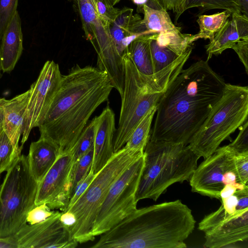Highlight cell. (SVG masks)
Instances as JSON below:
<instances>
[{
  "instance_id": "obj_1",
  "label": "cell",
  "mask_w": 248,
  "mask_h": 248,
  "mask_svg": "<svg viewBox=\"0 0 248 248\" xmlns=\"http://www.w3.org/2000/svg\"><path fill=\"white\" fill-rule=\"evenodd\" d=\"M226 83L207 60L183 69L158 103L149 140L188 145L221 97Z\"/></svg>"
},
{
  "instance_id": "obj_2",
  "label": "cell",
  "mask_w": 248,
  "mask_h": 248,
  "mask_svg": "<svg viewBox=\"0 0 248 248\" xmlns=\"http://www.w3.org/2000/svg\"><path fill=\"white\" fill-rule=\"evenodd\" d=\"M113 88L107 73L77 64L62 75L45 119L40 137L57 147L59 154L70 152L91 115L108 100Z\"/></svg>"
},
{
  "instance_id": "obj_3",
  "label": "cell",
  "mask_w": 248,
  "mask_h": 248,
  "mask_svg": "<svg viewBox=\"0 0 248 248\" xmlns=\"http://www.w3.org/2000/svg\"><path fill=\"white\" fill-rule=\"evenodd\" d=\"M191 210L180 200L136 209L100 235L92 248H185L194 230Z\"/></svg>"
},
{
  "instance_id": "obj_4",
  "label": "cell",
  "mask_w": 248,
  "mask_h": 248,
  "mask_svg": "<svg viewBox=\"0 0 248 248\" xmlns=\"http://www.w3.org/2000/svg\"><path fill=\"white\" fill-rule=\"evenodd\" d=\"M187 49L177 59L153 75L146 76L136 68L126 49L123 55L124 88L121 96L118 128L114 138V152L126 144L140 121L159 101L190 57Z\"/></svg>"
},
{
  "instance_id": "obj_5",
  "label": "cell",
  "mask_w": 248,
  "mask_h": 248,
  "mask_svg": "<svg viewBox=\"0 0 248 248\" xmlns=\"http://www.w3.org/2000/svg\"><path fill=\"white\" fill-rule=\"evenodd\" d=\"M144 155L137 202L145 199L156 201L172 184L189 181L200 158L188 145L149 140Z\"/></svg>"
},
{
  "instance_id": "obj_6",
  "label": "cell",
  "mask_w": 248,
  "mask_h": 248,
  "mask_svg": "<svg viewBox=\"0 0 248 248\" xmlns=\"http://www.w3.org/2000/svg\"><path fill=\"white\" fill-rule=\"evenodd\" d=\"M248 87L226 83L223 93L193 136L189 148L205 158L247 120Z\"/></svg>"
},
{
  "instance_id": "obj_7",
  "label": "cell",
  "mask_w": 248,
  "mask_h": 248,
  "mask_svg": "<svg viewBox=\"0 0 248 248\" xmlns=\"http://www.w3.org/2000/svg\"><path fill=\"white\" fill-rule=\"evenodd\" d=\"M144 152L131 151L125 146L114 153L97 173L84 193L68 209L73 213L77 222L70 230L78 243L93 241L92 231L97 212L113 183ZM66 211V210H65Z\"/></svg>"
},
{
  "instance_id": "obj_8",
  "label": "cell",
  "mask_w": 248,
  "mask_h": 248,
  "mask_svg": "<svg viewBox=\"0 0 248 248\" xmlns=\"http://www.w3.org/2000/svg\"><path fill=\"white\" fill-rule=\"evenodd\" d=\"M38 186L27 155L20 154L0 185V238L13 236L27 224V215L35 206Z\"/></svg>"
},
{
  "instance_id": "obj_9",
  "label": "cell",
  "mask_w": 248,
  "mask_h": 248,
  "mask_svg": "<svg viewBox=\"0 0 248 248\" xmlns=\"http://www.w3.org/2000/svg\"><path fill=\"white\" fill-rule=\"evenodd\" d=\"M78 11L87 40L97 54V66L105 71L121 96L124 88V71L123 57L117 51L109 30L97 15L92 0H72Z\"/></svg>"
},
{
  "instance_id": "obj_10",
  "label": "cell",
  "mask_w": 248,
  "mask_h": 248,
  "mask_svg": "<svg viewBox=\"0 0 248 248\" xmlns=\"http://www.w3.org/2000/svg\"><path fill=\"white\" fill-rule=\"evenodd\" d=\"M144 165L143 154L111 185L96 216L94 237L108 231L137 209L136 194Z\"/></svg>"
},
{
  "instance_id": "obj_11",
  "label": "cell",
  "mask_w": 248,
  "mask_h": 248,
  "mask_svg": "<svg viewBox=\"0 0 248 248\" xmlns=\"http://www.w3.org/2000/svg\"><path fill=\"white\" fill-rule=\"evenodd\" d=\"M59 65L46 61L38 78L30 87V96L25 112L20 148L27 140L31 130L43 122L62 78Z\"/></svg>"
},
{
  "instance_id": "obj_12",
  "label": "cell",
  "mask_w": 248,
  "mask_h": 248,
  "mask_svg": "<svg viewBox=\"0 0 248 248\" xmlns=\"http://www.w3.org/2000/svg\"><path fill=\"white\" fill-rule=\"evenodd\" d=\"M74 162L71 152L59 154L38 184L35 206L46 203L51 209L65 211L71 197Z\"/></svg>"
},
{
  "instance_id": "obj_13",
  "label": "cell",
  "mask_w": 248,
  "mask_h": 248,
  "mask_svg": "<svg viewBox=\"0 0 248 248\" xmlns=\"http://www.w3.org/2000/svg\"><path fill=\"white\" fill-rule=\"evenodd\" d=\"M204 247H228L248 238V206L229 213L220 206L208 214L205 221Z\"/></svg>"
},
{
  "instance_id": "obj_14",
  "label": "cell",
  "mask_w": 248,
  "mask_h": 248,
  "mask_svg": "<svg viewBox=\"0 0 248 248\" xmlns=\"http://www.w3.org/2000/svg\"><path fill=\"white\" fill-rule=\"evenodd\" d=\"M235 155L227 145L218 147L204 158L197 166L189 180L191 191L220 200V193L224 186L223 179L225 172L231 170L236 171Z\"/></svg>"
},
{
  "instance_id": "obj_15",
  "label": "cell",
  "mask_w": 248,
  "mask_h": 248,
  "mask_svg": "<svg viewBox=\"0 0 248 248\" xmlns=\"http://www.w3.org/2000/svg\"><path fill=\"white\" fill-rule=\"evenodd\" d=\"M56 211L46 220L26 224L13 237L17 248H75L78 243L61 223Z\"/></svg>"
},
{
  "instance_id": "obj_16",
  "label": "cell",
  "mask_w": 248,
  "mask_h": 248,
  "mask_svg": "<svg viewBox=\"0 0 248 248\" xmlns=\"http://www.w3.org/2000/svg\"><path fill=\"white\" fill-rule=\"evenodd\" d=\"M181 31L177 27L151 34L150 47L155 73L172 63L193 44V34Z\"/></svg>"
},
{
  "instance_id": "obj_17",
  "label": "cell",
  "mask_w": 248,
  "mask_h": 248,
  "mask_svg": "<svg viewBox=\"0 0 248 248\" xmlns=\"http://www.w3.org/2000/svg\"><path fill=\"white\" fill-rule=\"evenodd\" d=\"M95 137L92 170L97 173L114 154V138L116 131L115 114L108 106L101 113L94 117Z\"/></svg>"
},
{
  "instance_id": "obj_18",
  "label": "cell",
  "mask_w": 248,
  "mask_h": 248,
  "mask_svg": "<svg viewBox=\"0 0 248 248\" xmlns=\"http://www.w3.org/2000/svg\"><path fill=\"white\" fill-rule=\"evenodd\" d=\"M212 41L205 46L207 60L213 55L221 54L241 40L248 38V16L240 13H232Z\"/></svg>"
},
{
  "instance_id": "obj_19",
  "label": "cell",
  "mask_w": 248,
  "mask_h": 248,
  "mask_svg": "<svg viewBox=\"0 0 248 248\" xmlns=\"http://www.w3.org/2000/svg\"><path fill=\"white\" fill-rule=\"evenodd\" d=\"M133 11L131 8H124L109 26L110 34L121 56L134 39L141 35L152 34L146 29L141 17L137 14L133 15Z\"/></svg>"
},
{
  "instance_id": "obj_20",
  "label": "cell",
  "mask_w": 248,
  "mask_h": 248,
  "mask_svg": "<svg viewBox=\"0 0 248 248\" xmlns=\"http://www.w3.org/2000/svg\"><path fill=\"white\" fill-rule=\"evenodd\" d=\"M31 90L7 100L0 98V105L4 110L3 129L16 150L21 153L19 141L22 135L26 110Z\"/></svg>"
},
{
  "instance_id": "obj_21",
  "label": "cell",
  "mask_w": 248,
  "mask_h": 248,
  "mask_svg": "<svg viewBox=\"0 0 248 248\" xmlns=\"http://www.w3.org/2000/svg\"><path fill=\"white\" fill-rule=\"evenodd\" d=\"M23 39L21 19L16 11L1 39L0 69L3 72L14 69L23 50Z\"/></svg>"
},
{
  "instance_id": "obj_22",
  "label": "cell",
  "mask_w": 248,
  "mask_h": 248,
  "mask_svg": "<svg viewBox=\"0 0 248 248\" xmlns=\"http://www.w3.org/2000/svg\"><path fill=\"white\" fill-rule=\"evenodd\" d=\"M59 152L52 142L40 137L30 145L27 155L30 171L38 184L55 163Z\"/></svg>"
},
{
  "instance_id": "obj_23",
  "label": "cell",
  "mask_w": 248,
  "mask_h": 248,
  "mask_svg": "<svg viewBox=\"0 0 248 248\" xmlns=\"http://www.w3.org/2000/svg\"><path fill=\"white\" fill-rule=\"evenodd\" d=\"M151 34H145L136 38L126 48L137 70L146 76L155 74L150 47Z\"/></svg>"
},
{
  "instance_id": "obj_24",
  "label": "cell",
  "mask_w": 248,
  "mask_h": 248,
  "mask_svg": "<svg viewBox=\"0 0 248 248\" xmlns=\"http://www.w3.org/2000/svg\"><path fill=\"white\" fill-rule=\"evenodd\" d=\"M139 11L144 15L143 23L147 31L151 33L171 30L177 27L172 22L167 11L163 8L155 9L143 5Z\"/></svg>"
},
{
  "instance_id": "obj_25",
  "label": "cell",
  "mask_w": 248,
  "mask_h": 248,
  "mask_svg": "<svg viewBox=\"0 0 248 248\" xmlns=\"http://www.w3.org/2000/svg\"><path fill=\"white\" fill-rule=\"evenodd\" d=\"M231 14L230 11L225 10L213 15L199 16L197 22L200 30L198 33L193 34V41L200 39H209L210 42L212 41Z\"/></svg>"
},
{
  "instance_id": "obj_26",
  "label": "cell",
  "mask_w": 248,
  "mask_h": 248,
  "mask_svg": "<svg viewBox=\"0 0 248 248\" xmlns=\"http://www.w3.org/2000/svg\"><path fill=\"white\" fill-rule=\"evenodd\" d=\"M157 106L146 114L136 126L124 146L135 152H144L149 140L151 124L156 112Z\"/></svg>"
},
{
  "instance_id": "obj_27",
  "label": "cell",
  "mask_w": 248,
  "mask_h": 248,
  "mask_svg": "<svg viewBox=\"0 0 248 248\" xmlns=\"http://www.w3.org/2000/svg\"><path fill=\"white\" fill-rule=\"evenodd\" d=\"M95 130V120L94 118L88 123L71 151L74 163L94 144Z\"/></svg>"
},
{
  "instance_id": "obj_28",
  "label": "cell",
  "mask_w": 248,
  "mask_h": 248,
  "mask_svg": "<svg viewBox=\"0 0 248 248\" xmlns=\"http://www.w3.org/2000/svg\"><path fill=\"white\" fill-rule=\"evenodd\" d=\"M93 145L74 163L71 196L77 185L87 176L91 169L93 158Z\"/></svg>"
},
{
  "instance_id": "obj_29",
  "label": "cell",
  "mask_w": 248,
  "mask_h": 248,
  "mask_svg": "<svg viewBox=\"0 0 248 248\" xmlns=\"http://www.w3.org/2000/svg\"><path fill=\"white\" fill-rule=\"evenodd\" d=\"M20 154L14 148L3 128H0V175L6 171L15 158Z\"/></svg>"
},
{
  "instance_id": "obj_30",
  "label": "cell",
  "mask_w": 248,
  "mask_h": 248,
  "mask_svg": "<svg viewBox=\"0 0 248 248\" xmlns=\"http://www.w3.org/2000/svg\"><path fill=\"white\" fill-rule=\"evenodd\" d=\"M94 9L100 19L109 26L118 17L122 9L115 8L108 0H92Z\"/></svg>"
},
{
  "instance_id": "obj_31",
  "label": "cell",
  "mask_w": 248,
  "mask_h": 248,
  "mask_svg": "<svg viewBox=\"0 0 248 248\" xmlns=\"http://www.w3.org/2000/svg\"><path fill=\"white\" fill-rule=\"evenodd\" d=\"M18 0H0V41L17 11Z\"/></svg>"
},
{
  "instance_id": "obj_32",
  "label": "cell",
  "mask_w": 248,
  "mask_h": 248,
  "mask_svg": "<svg viewBox=\"0 0 248 248\" xmlns=\"http://www.w3.org/2000/svg\"><path fill=\"white\" fill-rule=\"evenodd\" d=\"M215 9L228 10L231 13H242L240 0H208L201 8L200 13Z\"/></svg>"
},
{
  "instance_id": "obj_33",
  "label": "cell",
  "mask_w": 248,
  "mask_h": 248,
  "mask_svg": "<svg viewBox=\"0 0 248 248\" xmlns=\"http://www.w3.org/2000/svg\"><path fill=\"white\" fill-rule=\"evenodd\" d=\"M239 128L237 136L228 146L235 155L248 154V120Z\"/></svg>"
},
{
  "instance_id": "obj_34",
  "label": "cell",
  "mask_w": 248,
  "mask_h": 248,
  "mask_svg": "<svg viewBox=\"0 0 248 248\" xmlns=\"http://www.w3.org/2000/svg\"><path fill=\"white\" fill-rule=\"evenodd\" d=\"M55 211L51 209L46 203L35 206L28 214L27 223L34 224L42 222L52 216Z\"/></svg>"
},
{
  "instance_id": "obj_35",
  "label": "cell",
  "mask_w": 248,
  "mask_h": 248,
  "mask_svg": "<svg viewBox=\"0 0 248 248\" xmlns=\"http://www.w3.org/2000/svg\"><path fill=\"white\" fill-rule=\"evenodd\" d=\"M234 162L238 182L248 185V154L235 155Z\"/></svg>"
},
{
  "instance_id": "obj_36",
  "label": "cell",
  "mask_w": 248,
  "mask_h": 248,
  "mask_svg": "<svg viewBox=\"0 0 248 248\" xmlns=\"http://www.w3.org/2000/svg\"><path fill=\"white\" fill-rule=\"evenodd\" d=\"M95 175L96 174L91 169L87 176L77 185L70 199L67 209L70 208L84 193Z\"/></svg>"
},
{
  "instance_id": "obj_37",
  "label": "cell",
  "mask_w": 248,
  "mask_h": 248,
  "mask_svg": "<svg viewBox=\"0 0 248 248\" xmlns=\"http://www.w3.org/2000/svg\"><path fill=\"white\" fill-rule=\"evenodd\" d=\"M187 0H159L161 6L166 10H171L175 14L176 22L181 15L185 11Z\"/></svg>"
},
{
  "instance_id": "obj_38",
  "label": "cell",
  "mask_w": 248,
  "mask_h": 248,
  "mask_svg": "<svg viewBox=\"0 0 248 248\" xmlns=\"http://www.w3.org/2000/svg\"><path fill=\"white\" fill-rule=\"evenodd\" d=\"M237 54L248 74V38L241 40L232 47Z\"/></svg>"
},
{
  "instance_id": "obj_39",
  "label": "cell",
  "mask_w": 248,
  "mask_h": 248,
  "mask_svg": "<svg viewBox=\"0 0 248 248\" xmlns=\"http://www.w3.org/2000/svg\"><path fill=\"white\" fill-rule=\"evenodd\" d=\"M60 219L62 224L69 230L70 232V230L77 222V218L75 214L68 210L62 211Z\"/></svg>"
},
{
  "instance_id": "obj_40",
  "label": "cell",
  "mask_w": 248,
  "mask_h": 248,
  "mask_svg": "<svg viewBox=\"0 0 248 248\" xmlns=\"http://www.w3.org/2000/svg\"><path fill=\"white\" fill-rule=\"evenodd\" d=\"M17 248L13 236L0 238V248Z\"/></svg>"
},
{
  "instance_id": "obj_41",
  "label": "cell",
  "mask_w": 248,
  "mask_h": 248,
  "mask_svg": "<svg viewBox=\"0 0 248 248\" xmlns=\"http://www.w3.org/2000/svg\"><path fill=\"white\" fill-rule=\"evenodd\" d=\"M208 0H187L185 11L192 8H202Z\"/></svg>"
},
{
  "instance_id": "obj_42",
  "label": "cell",
  "mask_w": 248,
  "mask_h": 248,
  "mask_svg": "<svg viewBox=\"0 0 248 248\" xmlns=\"http://www.w3.org/2000/svg\"><path fill=\"white\" fill-rule=\"evenodd\" d=\"M242 14L248 16V0H240Z\"/></svg>"
},
{
  "instance_id": "obj_43",
  "label": "cell",
  "mask_w": 248,
  "mask_h": 248,
  "mask_svg": "<svg viewBox=\"0 0 248 248\" xmlns=\"http://www.w3.org/2000/svg\"><path fill=\"white\" fill-rule=\"evenodd\" d=\"M4 123V110L0 105V128L3 127Z\"/></svg>"
},
{
  "instance_id": "obj_44",
  "label": "cell",
  "mask_w": 248,
  "mask_h": 248,
  "mask_svg": "<svg viewBox=\"0 0 248 248\" xmlns=\"http://www.w3.org/2000/svg\"><path fill=\"white\" fill-rule=\"evenodd\" d=\"M112 5L114 6L121 0H108Z\"/></svg>"
},
{
  "instance_id": "obj_45",
  "label": "cell",
  "mask_w": 248,
  "mask_h": 248,
  "mask_svg": "<svg viewBox=\"0 0 248 248\" xmlns=\"http://www.w3.org/2000/svg\"><path fill=\"white\" fill-rule=\"evenodd\" d=\"M154 3H155L159 8H162V7L159 4V0H151Z\"/></svg>"
},
{
  "instance_id": "obj_46",
  "label": "cell",
  "mask_w": 248,
  "mask_h": 248,
  "mask_svg": "<svg viewBox=\"0 0 248 248\" xmlns=\"http://www.w3.org/2000/svg\"><path fill=\"white\" fill-rule=\"evenodd\" d=\"M0 76H1V74H0Z\"/></svg>"
}]
</instances>
